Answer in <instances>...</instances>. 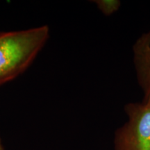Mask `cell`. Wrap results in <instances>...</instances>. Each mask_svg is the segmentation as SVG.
<instances>
[{"mask_svg": "<svg viewBox=\"0 0 150 150\" xmlns=\"http://www.w3.org/2000/svg\"><path fill=\"white\" fill-rule=\"evenodd\" d=\"M50 36L47 26L0 32V86L22 74L34 61Z\"/></svg>", "mask_w": 150, "mask_h": 150, "instance_id": "6da1fadb", "label": "cell"}, {"mask_svg": "<svg viewBox=\"0 0 150 150\" xmlns=\"http://www.w3.org/2000/svg\"><path fill=\"white\" fill-rule=\"evenodd\" d=\"M127 121L115 131V150H150V104L130 102L125 105Z\"/></svg>", "mask_w": 150, "mask_h": 150, "instance_id": "7a4b0ae2", "label": "cell"}, {"mask_svg": "<svg viewBox=\"0 0 150 150\" xmlns=\"http://www.w3.org/2000/svg\"><path fill=\"white\" fill-rule=\"evenodd\" d=\"M132 53L137 81L143 93L142 101L150 104V30L138 37Z\"/></svg>", "mask_w": 150, "mask_h": 150, "instance_id": "3957f363", "label": "cell"}, {"mask_svg": "<svg viewBox=\"0 0 150 150\" xmlns=\"http://www.w3.org/2000/svg\"><path fill=\"white\" fill-rule=\"evenodd\" d=\"M95 3L102 13L106 16H110L115 13L121 6L119 0H96Z\"/></svg>", "mask_w": 150, "mask_h": 150, "instance_id": "277c9868", "label": "cell"}, {"mask_svg": "<svg viewBox=\"0 0 150 150\" xmlns=\"http://www.w3.org/2000/svg\"><path fill=\"white\" fill-rule=\"evenodd\" d=\"M0 150H4V147L2 145V142H1V138H0Z\"/></svg>", "mask_w": 150, "mask_h": 150, "instance_id": "5b68a950", "label": "cell"}]
</instances>
